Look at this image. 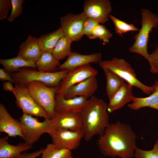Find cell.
Instances as JSON below:
<instances>
[{
  "mask_svg": "<svg viewBox=\"0 0 158 158\" xmlns=\"http://www.w3.org/2000/svg\"><path fill=\"white\" fill-rule=\"evenodd\" d=\"M14 87L16 91L13 95L16 105L23 114L44 119H50L47 113L31 96L26 85L15 84Z\"/></svg>",
  "mask_w": 158,
  "mask_h": 158,
  "instance_id": "8",
  "label": "cell"
},
{
  "mask_svg": "<svg viewBox=\"0 0 158 158\" xmlns=\"http://www.w3.org/2000/svg\"><path fill=\"white\" fill-rule=\"evenodd\" d=\"M99 63L102 68L109 70L126 83L140 89L146 94L150 95L155 90L154 84L149 86L139 80L130 64L123 59L114 57L110 60H102Z\"/></svg>",
  "mask_w": 158,
  "mask_h": 158,
  "instance_id": "3",
  "label": "cell"
},
{
  "mask_svg": "<svg viewBox=\"0 0 158 158\" xmlns=\"http://www.w3.org/2000/svg\"><path fill=\"white\" fill-rule=\"evenodd\" d=\"M99 24H100L96 20L87 18L84 25L83 35L88 37L95 27Z\"/></svg>",
  "mask_w": 158,
  "mask_h": 158,
  "instance_id": "34",
  "label": "cell"
},
{
  "mask_svg": "<svg viewBox=\"0 0 158 158\" xmlns=\"http://www.w3.org/2000/svg\"><path fill=\"white\" fill-rule=\"evenodd\" d=\"M87 17L83 12L78 14L70 13L60 18V28L64 35L72 42L80 40L83 35V27Z\"/></svg>",
  "mask_w": 158,
  "mask_h": 158,
  "instance_id": "9",
  "label": "cell"
},
{
  "mask_svg": "<svg viewBox=\"0 0 158 158\" xmlns=\"http://www.w3.org/2000/svg\"><path fill=\"white\" fill-rule=\"evenodd\" d=\"M31 96L47 113L50 119L54 116L55 97L58 86L50 87L41 83L30 82L26 85Z\"/></svg>",
  "mask_w": 158,
  "mask_h": 158,
  "instance_id": "6",
  "label": "cell"
},
{
  "mask_svg": "<svg viewBox=\"0 0 158 158\" xmlns=\"http://www.w3.org/2000/svg\"><path fill=\"white\" fill-rule=\"evenodd\" d=\"M0 63L8 73L19 71L25 68H36V63L27 61L17 55L8 59H0Z\"/></svg>",
  "mask_w": 158,
  "mask_h": 158,
  "instance_id": "23",
  "label": "cell"
},
{
  "mask_svg": "<svg viewBox=\"0 0 158 158\" xmlns=\"http://www.w3.org/2000/svg\"><path fill=\"white\" fill-rule=\"evenodd\" d=\"M72 42V41L65 36L62 37L52 51L54 57L59 61L68 57L72 52L71 48Z\"/></svg>",
  "mask_w": 158,
  "mask_h": 158,
  "instance_id": "26",
  "label": "cell"
},
{
  "mask_svg": "<svg viewBox=\"0 0 158 158\" xmlns=\"http://www.w3.org/2000/svg\"><path fill=\"white\" fill-rule=\"evenodd\" d=\"M11 11L7 20L9 22H13L16 18L18 17L21 14L23 10V0H11Z\"/></svg>",
  "mask_w": 158,
  "mask_h": 158,
  "instance_id": "30",
  "label": "cell"
},
{
  "mask_svg": "<svg viewBox=\"0 0 158 158\" xmlns=\"http://www.w3.org/2000/svg\"><path fill=\"white\" fill-rule=\"evenodd\" d=\"M68 71L60 70L51 72H44L31 69H21L13 74L14 83L26 85L32 82L43 83L50 87L58 86L66 76Z\"/></svg>",
  "mask_w": 158,
  "mask_h": 158,
  "instance_id": "5",
  "label": "cell"
},
{
  "mask_svg": "<svg viewBox=\"0 0 158 158\" xmlns=\"http://www.w3.org/2000/svg\"><path fill=\"white\" fill-rule=\"evenodd\" d=\"M6 136L0 138V158H16L23 152L33 147L32 145L24 142L17 145L9 143L8 137Z\"/></svg>",
  "mask_w": 158,
  "mask_h": 158,
  "instance_id": "20",
  "label": "cell"
},
{
  "mask_svg": "<svg viewBox=\"0 0 158 158\" xmlns=\"http://www.w3.org/2000/svg\"><path fill=\"white\" fill-rule=\"evenodd\" d=\"M36 65L37 70L47 72H53L60 65L59 61L49 52H42Z\"/></svg>",
  "mask_w": 158,
  "mask_h": 158,
  "instance_id": "24",
  "label": "cell"
},
{
  "mask_svg": "<svg viewBox=\"0 0 158 158\" xmlns=\"http://www.w3.org/2000/svg\"><path fill=\"white\" fill-rule=\"evenodd\" d=\"M0 132L4 133L8 136H19L24 138L22 127L19 120L13 118L4 105L0 104Z\"/></svg>",
  "mask_w": 158,
  "mask_h": 158,
  "instance_id": "16",
  "label": "cell"
},
{
  "mask_svg": "<svg viewBox=\"0 0 158 158\" xmlns=\"http://www.w3.org/2000/svg\"><path fill=\"white\" fill-rule=\"evenodd\" d=\"M64 36L60 28L54 31L41 35L38 38V41L42 53H52L59 40Z\"/></svg>",
  "mask_w": 158,
  "mask_h": 158,
  "instance_id": "22",
  "label": "cell"
},
{
  "mask_svg": "<svg viewBox=\"0 0 158 158\" xmlns=\"http://www.w3.org/2000/svg\"><path fill=\"white\" fill-rule=\"evenodd\" d=\"M49 121L54 130L65 129L73 131L83 130L80 113L55 112L54 117Z\"/></svg>",
  "mask_w": 158,
  "mask_h": 158,
  "instance_id": "13",
  "label": "cell"
},
{
  "mask_svg": "<svg viewBox=\"0 0 158 158\" xmlns=\"http://www.w3.org/2000/svg\"><path fill=\"white\" fill-rule=\"evenodd\" d=\"M88 99L82 97L66 99L63 95L56 94L55 112L80 113Z\"/></svg>",
  "mask_w": 158,
  "mask_h": 158,
  "instance_id": "17",
  "label": "cell"
},
{
  "mask_svg": "<svg viewBox=\"0 0 158 158\" xmlns=\"http://www.w3.org/2000/svg\"><path fill=\"white\" fill-rule=\"evenodd\" d=\"M67 158H73V157L72 155H71L69 156V157H67Z\"/></svg>",
  "mask_w": 158,
  "mask_h": 158,
  "instance_id": "38",
  "label": "cell"
},
{
  "mask_svg": "<svg viewBox=\"0 0 158 158\" xmlns=\"http://www.w3.org/2000/svg\"><path fill=\"white\" fill-rule=\"evenodd\" d=\"M107 107L106 102L95 97L88 99L80 113L85 140L89 141L95 135L104 133L109 123Z\"/></svg>",
  "mask_w": 158,
  "mask_h": 158,
  "instance_id": "2",
  "label": "cell"
},
{
  "mask_svg": "<svg viewBox=\"0 0 158 158\" xmlns=\"http://www.w3.org/2000/svg\"><path fill=\"white\" fill-rule=\"evenodd\" d=\"M148 61L150 67V72L153 73H158V45L155 50L150 54Z\"/></svg>",
  "mask_w": 158,
  "mask_h": 158,
  "instance_id": "32",
  "label": "cell"
},
{
  "mask_svg": "<svg viewBox=\"0 0 158 158\" xmlns=\"http://www.w3.org/2000/svg\"><path fill=\"white\" fill-rule=\"evenodd\" d=\"M134 156L136 158H158V140L151 150H145L137 147Z\"/></svg>",
  "mask_w": 158,
  "mask_h": 158,
  "instance_id": "31",
  "label": "cell"
},
{
  "mask_svg": "<svg viewBox=\"0 0 158 158\" xmlns=\"http://www.w3.org/2000/svg\"><path fill=\"white\" fill-rule=\"evenodd\" d=\"M98 87L96 76L89 77L69 88L63 95L66 99L82 97L87 99L93 97Z\"/></svg>",
  "mask_w": 158,
  "mask_h": 158,
  "instance_id": "15",
  "label": "cell"
},
{
  "mask_svg": "<svg viewBox=\"0 0 158 158\" xmlns=\"http://www.w3.org/2000/svg\"><path fill=\"white\" fill-rule=\"evenodd\" d=\"M133 86L125 82L109 100L107 111L111 113L122 108L126 104L132 101L135 97L133 95Z\"/></svg>",
  "mask_w": 158,
  "mask_h": 158,
  "instance_id": "18",
  "label": "cell"
},
{
  "mask_svg": "<svg viewBox=\"0 0 158 158\" xmlns=\"http://www.w3.org/2000/svg\"><path fill=\"white\" fill-rule=\"evenodd\" d=\"M112 11L108 0H88L85 1L83 12L88 18L93 19L100 24L108 20Z\"/></svg>",
  "mask_w": 158,
  "mask_h": 158,
  "instance_id": "12",
  "label": "cell"
},
{
  "mask_svg": "<svg viewBox=\"0 0 158 158\" xmlns=\"http://www.w3.org/2000/svg\"><path fill=\"white\" fill-rule=\"evenodd\" d=\"M49 134L52 143L57 148L71 151L78 148L81 140L85 137L83 130L73 131L65 129H54Z\"/></svg>",
  "mask_w": 158,
  "mask_h": 158,
  "instance_id": "10",
  "label": "cell"
},
{
  "mask_svg": "<svg viewBox=\"0 0 158 158\" xmlns=\"http://www.w3.org/2000/svg\"><path fill=\"white\" fill-rule=\"evenodd\" d=\"M112 37L113 34L109 30L103 25L99 24L95 27L88 38L90 39L98 38L107 43Z\"/></svg>",
  "mask_w": 158,
  "mask_h": 158,
  "instance_id": "29",
  "label": "cell"
},
{
  "mask_svg": "<svg viewBox=\"0 0 158 158\" xmlns=\"http://www.w3.org/2000/svg\"><path fill=\"white\" fill-rule=\"evenodd\" d=\"M44 149L41 148L31 153L24 152L16 158H36L42 155Z\"/></svg>",
  "mask_w": 158,
  "mask_h": 158,
  "instance_id": "35",
  "label": "cell"
},
{
  "mask_svg": "<svg viewBox=\"0 0 158 158\" xmlns=\"http://www.w3.org/2000/svg\"><path fill=\"white\" fill-rule=\"evenodd\" d=\"M109 18L113 22L115 26L116 33L119 36H123L126 33L131 31H139V29L133 24H129L110 15Z\"/></svg>",
  "mask_w": 158,
  "mask_h": 158,
  "instance_id": "28",
  "label": "cell"
},
{
  "mask_svg": "<svg viewBox=\"0 0 158 158\" xmlns=\"http://www.w3.org/2000/svg\"><path fill=\"white\" fill-rule=\"evenodd\" d=\"M106 78V91L110 100L124 82L123 79L109 70L102 68Z\"/></svg>",
  "mask_w": 158,
  "mask_h": 158,
  "instance_id": "25",
  "label": "cell"
},
{
  "mask_svg": "<svg viewBox=\"0 0 158 158\" xmlns=\"http://www.w3.org/2000/svg\"><path fill=\"white\" fill-rule=\"evenodd\" d=\"M98 73V71L90 64L68 71L58 86L56 94L63 95L71 87L89 77L96 76Z\"/></svg>",
  "mask_w": 158,
  "mask_h": 158,
  "instance_id": "11",
  "label": "cell"
},
{
  "mask_svg": "<svg viewBox=\"0 0 158 158\" xmlns=\"http://www.w3.org/2000/svg\"><path fill=\"white\" fill-rule=\"evenodd\" d=\"M141 27L134 37L135 42L129 48L131 53H135L149 61L150 54L147 51V44L150 33L158 25V16L148 9L141 10Z\"/></svg>",
  "mask_w": 158,
  "mask_h": 158,
  "instance_id": "4",
  "label": "cell"
},
{
  "mask_svg": "<svg viewBox=\"0 0 158 158\" xmlns=\"http://www.w3.org/2000/svg\"><path fill=\"white\" fill-rule=\"evenodd\" d=\"M11 7V0H0V20L7 18Z\"/></svg>",
  "mask_w": 158,
  "mask_h": 158,
  "instance_id": "33",
  "label": "cell"
},
{
  "mask_svg": "<svg viewBox=\"0 0 158 158\" xmlns=\"http://www.w3.org/2000/svg\"><path fill=\"white\" fill-rule=\"evenodd\" d=\"M136 135L130 125L117 121L109 123L97 140L102 154L112 157L131 158L137 148Z\"/></svg>",
  "mask_w": 158,
  "mask_h": 158,
  "instance_id": "1",
  "label": "cell"
},
{
  "mask_svg": "<svg viewBox=\"0 0 158 158\" xmlns=\"http://www.w3.org/2000/svg\"><path fill=\"white\" fill-rule=\"evenodd\" d=\"M3 89L6 91L12 92L13 94L15 92V88L13 87L12 83L9 81H6L3 85Z\"/></svg>",
  "mask_w": 158,
  "mask_h": 158,
  "instance_id": "37",
  "label": "cell"
},
{
  "mask_svg": "<svg viewBox=\"0 0 158 158\" xmlns=\"http://www.w3.org/2000/svg\"><path fill=\"white\" fill-rule=\"evenodd\" d=\"M49 119L40 121L37 118L23 114L20 118L25 142L32 145L37 142L45 133L49 134L54 129Z\"/></svg>",
  "mask_w": 158,
  "mask_h": 158,
  "instance_id": "7",
  "label": "cell"
},
{
  "mask_svg": "<svg viewBox=\"0 0 158 158\" xmlns=\"http://www.w3.org/2000/svg\"><path fill=\"white\" fill-rule=\"evenodd\" d=\"M41 155V158H67L72 153L68 150L58 149L52 143L47 145Z\"/></svg>",
  "mask_w": 158,
  "mask_h": 158,
  "instance_id": "27",
  "label": "cell"
},
{
  "mask_svg": "<svg viewBox=\"0 0 158 158\" xmlns=\"http://www.w3.org/2000/svg\"><path fill=\"white\" fill-rule=\"evenodd\" d=\"M102 58L100 53L83 54L72 51L66 60L60 64L57 69L69 71L90 63H99L102 61Z\"/></svg>",
  "mask_w": 158,
  "mask_h": 158,
  "instance_id": "14",
  "label": "cell"
},
{
  "mask_svg": "<svg viewBox=\"0 0 158 158\" xmlns=\"http://www.w3.org/2000/svg\"><path fill=\"white\" fill-rule=\"evenodd\" d=\"M0 80L2 81H9L14 83L13 76H11L8 72L2 68L0 69Z\"/></svg>",
  "mask_w": 158,
  "mask_h": 158,
  "instance_id": "36",
  "label": "cell"
},
{
  "mask_svg": "<svg viewBox=\"0 0 158 158\" xmlns=\"http://www.w3.org/2000/svg\"><path fill=\"white\" fill-rule=\"evenodd\" d=\"M154 85L155 90L149 96L145 97H134L132 102L129 104L128 107L133 110L148 107L158 111V80L155 81Z\"/></svg>",
  "mask_w": 158,
  "mask_h": 158,
  "instance_id": "21",
  "label": "cell"
},
{
  "mask_svg": "<svg viewBox=\"0 0 158 158\" xmlns=\"http://www.w3.org/2000/svg\"><path fill=\"white\" fill-rule=\"evenodd\" d=\"M19 48L18 56L27 61L35 63L42 53L39 45L38 38L30 35L20 45Z\"/></svg>",
  "mask_w": 158,
  "mask_h": 158,
  "instance_id": "19",
  "label": "cell"
}]
</instances>
